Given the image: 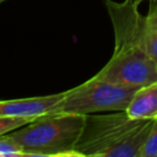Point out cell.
I'll use <instances>...</instances> for the list:
<instances>
[{
    "label": "cell",
    "mask_w": 157,
    "mask_h": 157,
    "mask_svg": "<svg viewBox=\"0 0 157 157\" xmlns=\"http://www.w3.org/2000/svg\"><path fill=\"white\" fill-rule=\"evenodd\" d=\"M114 32V50L108 63L94 75L98 78L131 87L157 81V63L146 48L147 17L139 10L142 0H103Z\"/></svg>",
    "instance_id": "obj_1"
},
{
    "label": "cell",
    "mask_w": 157,
    "mask_h": 157,
    "mask_svg": "<svg viewBox=\"0 0 157 157\" xmlns=\"http://www.w3.org/2000/svg\"><path fill=\"white\" fill-rule=\"evenodd\" d=\"M152 121L125 110L88 114L75 150L80 157H139Z\"/></svg>",
    "instance_id": "obj_2"
},
{
    "label": "cell",
    "mask_w": 157,
    "mask_h": 157,
    "mask_svg": "<svg viewBox=\"0 0 157 157\" xmlns=\"http://www.w3.org/2000/svg\"><path fill=\"white\" fill-rule=\"evenodd\" d=\"M86 115L50 114L12 130L9 135L27 157H80L75 146Z\"/></svg>",
    "instance_id": "obj_3"
},
{
    "label": "cell",
    "mask_w": 157,
    "mask_h": 157,
    "mask_svg": "<svg viewBox=\"0 0 157 157\" xmlns=\"http://www.w3.org/2000/svg\"><path fill=\"white\" fill-rule=\"evenodd\" d=\"M136 88L93 76L83 83L64 91L63 98L52 114L88 115L102 112L125 110Z\"/></svg>",
    "instance_id": "obj_4"
},
{
    "label": "cell",
    "mask_w": 157,
    "mask_h": 157,
    "mask_svg": "<svg viewBox=\"0 0 157 157\" xmlns=\"http://www.w3.org/2000/svg\"><path fill=\"white\" fill-rule=\"evenodd\" d=\"M63 94L64 92L39 97L0 101V115L34 120L37 118L52 114L54 108L63 98Z\"/></svg>",
    "instance_id": "obj_5"
},
{
    "label": "cell",
    "mask_w": 157,
    "mask_h": 157,
    "mask_svg": "<svg viewBox=\"0 0 157 157\" xmlns=\"http://www.w3.org/2000/svg\"><path fill=\"white\" fill-rule=\"evenodd\" d=\"M125 113L132 119H157V81L137 87L125 108Z\"/></svg>",
    "instance_id": "obj_6"
},
{
    "label": "cell",
    "mask_w": 157,
    "mask_h": 157,
    "mask_svg": "<svg viewBox=\"0 0 157 157\" xmlns=\"http://www.w3.org/2000/svg\"><path fill=\"white\" fill-rule=\"evenodd\" d=\"M0 157H27L21 147L9 135L0 136Z\"/></svg>",
    "instance_id": "obj_7"
},
{
    "label": "cell",
    "mask_w": 157,
    "mask_h": 157,
    "mask_svg": "<svg viewBox=\"0 0 157 157\" xmlns=\"http://www.w3.org/2000/svg\"><path fill=\"white\" fill-rule=\"evenodd\" d=\"M139 157H157V119L152 121L151 129L141 147Z\"/></svg>",
    "instance_id": "obj_8"
},
{
    "label": "cell",
    "mask_w": 157,
    "mask_h": 157,
    "mask_svg": "<svg viewBox=\"0 0 157 157\" xmlns=\"http://www.w3.org/2000/svg\"><path fill=\"white\" fill-rule=\"evenodd\" d=\"M33 121L32 119L27 118H16V117H2L0 115V136L11 132L28 123Z\"/></svg>",
    "instance_id": "obj_9"
},
{
    "label": "cell",
    "mask_w": 157,
    "mask_h": 157,
    "mask_svg": "<svg viewBox=\"0 0 157 157\" xmlns=\"http://www.w3.org/2000/svg\"><path fill=\"white\" fill-rule=\"evenodd\" d=\"M145 39H146V48L148 54L157 63V26L151 25L148 21L146 25Z\"/></svg>",
    "instance_id": "obj_10"
},
{
    "label": "cell",
    "mask_w": 157,
    "mask_h": 157,
    "mask_svg": "<svg viewBox=\"0 0 157 157\" xmlns=\"http://www.w3.org/2000/svg\"><path fill=\"white\" fill-rule=\"evenodd\" d=\"M146 17H147V21H148L151 25L157 26V9L148 10V12H147Z\"/></svg>",
    "instance_id": "obj_11"
},
{
    "label": "cell",
    "mask_w": 157,
    "mask_h": 157,
    "mask_svg": "<svg viewBox=\"0 0 157 157\" xmlns=\"http://www.w3.org/2000/svg\"><path fill=\"white\" fill-rule=\"evenodd\" d=\"M157 9V0H150V9L148 10H153Z\"/></svg>",
    "instance_id": "obj_12"
},
{
    "label": "cell",
    "mask_w": 157,
    "mask_h": 157,
    "mask_svg": "<svg viewBox=\"0 0 157 157\" xmlns=\"http://www.w3.org/2000/svg\"><path fill=\"white\" fill-rule=\"evenodd\" d=\"M4 1H6V0H0V4H1V2H4Z\"/></svg>",
    "instance_id": "obj_13"
}]
</instances>
